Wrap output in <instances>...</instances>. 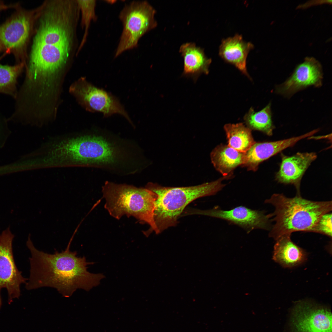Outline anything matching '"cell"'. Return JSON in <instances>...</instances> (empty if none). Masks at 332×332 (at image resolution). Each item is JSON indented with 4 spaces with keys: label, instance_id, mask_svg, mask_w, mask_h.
Segmentation results:
<instances>
[{
    "label": "cell",
    "instance_id": "obj_1",
    "mask_svg": "<svg viewBox=\"0 0 332 332\" xmlns=\"http://www.w3.org/2000/svg\"><path fill=\"white\" fill-rule=\"evenodd\" d=\"M33 38L23 85L41 97L61 92L79 44L76 0H45L35 8Z\"/></svg>",
    "mask_w": 332,
    "mask_h": 332
},
{
    "label": "cell",
    "instance_id": "obj_2",
    "mask_svg": "<svg viewBox=\"0 0 332 332\" xmlns=\"http://www.w3.org/2000/svg\"><path fill=\"white\" fill-rule=\"evenodd\" d=\"M73 237L65 250L50 254L37 249L29 235L26 245L31 256L30 275L26 284L27 290L49 287L68 298L78 289L88 291L100 284L105 275L87 270L88 266L95 263L87 261L84 256L78 257L77 251H70Z\"/></svg>",
    "mask_w": 332,
    "mask_h": 332
},
{
    "label": "cell",
    "instance_id": "obj_3",
    "mask_svg": "<svg viewBox=\"0 0 332 332\" xmlns=\"http://www.w3.org/2000/svg\"><path fill=\"white\" fill-rule=\"evenodd\" d=\"M275 210L269 214L275 222L269 234L276 240L283 236L291 235L298 231L311 232L321 217L332 210V201H314L302 198L300 195L288 198L282 194H274L265 200Z\"/></svg>",
    "mask_w": 332,
    "mask_h": 332
},
{
    "label": "cell",
    "instance_id": "obj_4",
    "mask_svg": "<svg viewBox=\"0 0 332 332\" xmlns=\"http://www.w3.org/2000/svg\"><path fill=\"white\" fill-rule=\"evenodd\" d=\"M229 179L223 176L215 181L198 185L171 187L149 182L145 188L157 195L154 219L160 233L177 223L178 217L186 207L198 198L214 195L226 185L222 183Z\"/></svg>",
    "mask_w": 332,
    "mask_h": 332
},
{
    "label": "cell",
    "instance_id": "obj_5",
    "mask_svg": "<svg viewBox=\"0 0 332 332\" xmlns=\"http://www.w3.org/2000/svg\"><path fill=\"white\" fill-rule=\"evenodd\" d=\"M104 207L117 219L123 215L132 216L148 223L155 233H160L155 222L154 212L156 195L145 188L106 181L102 187Z\"/></svg>",
    "mask_w": 332,
    "mask_h": 332
},
{
    "label": "cell",
    "instance_id": "obj_6",
    "mask_svg": "<svg viewBox=\"0 0 332 332\" xmlns=\"http://www.w3.org/2000/svg\"><path fill=\"white\" fill-rule=\"evenodd\" d=\"M156 13L155 9L146 1H134L125 5L119 15L123 29L115 57L137 47L141 38L156 26Z\"/></svg>",
    "mask_w": 332,
    "mask_h": 332
},
{
    "label": "cell",
    "instance_id": "obj_7",
    "mask_svg": "<svg viewBox=\"0 0 332 332\" xmlns=\"http://www.w3.org/2000/svg\"><path fill=\"white\" fill-rule=\"evenodd\" d=\"M69 92L78 103L86 111L100 112L104 117L115 114L125 117L135 128L128 113L118 99L103 89L97 88L89 82L85 77H81L72 84Z\"/></svg>",
    "mask_w": 332,
    "mask_h": 332
},
{
    "label": "cell",
    "instance_id": "obj_8",
    "mask_svg": "<svg viewBox=\"0 0 332 332\" xmlns=\"http://www.w3.org/2000/svg\"><path fill=\"white\" fill-rule=\"evenodd\" d=\"M35 8L22 10L0 26V51H20L26 55V50L33 35Z\"/></svg>",
    "mask_w": 332,
    "mask_h": 332
},
{
    "label": "cell",
    "instance_id": "obj_9",
    "mask_svg": "<svg viewBox=\"0 0 332 332\" xmlns=\"http://www.w3.org/2000/svg\"><path fill=\"white\" fill-rule=\"evenodd\" d=\"M14 237L10 227L0 234V309L2 304V289L7 290L10 304L14 299L19 297L20 286L26 283L28 280L22 276L16 265L13 252Z\"/></svg>",
    "mask_w": 332,
    "mask_h": 332
},
{
    "label": "cell",
    "instance_id": "obj_10",
    "mask_svg": "<svg viewBox=\"0 0 332 332\" xmlns=\"http://www.w3.org/2000/svg\"><path fill=\"white\" fill-rule=\"evenodd\" d=\"M188 215L196 214L226 220L245 230L247 233L255 229L270 230L271 220L268 214L263 211L253 210L240 206L229 210H223L216 206L207 210H196L188 211Z\"/></svg>",
    "mask_w": 332,
    "mask_h": 332
},
{
    "label": "cell",
    "instance_id": "obj_11",
    "mask_svg": "<svg viewBox=\"0 0 332 332\" xmlns=\"http://www.w3.org/2000/svg\"><path fill=\"white\" fill-rule=\"evenodd\" d=\"M323 73L320 63L313 57H306L296 66L293 73L283 84L276 86V93L290 98L298 91L310 86L322 85Z\"/></svg>",
    "mask_w": 332,
    "mask_h": 332
},
{
    "label": "cell",
    "instance_id": "obj_12",
    "mask_svg": "<svg viewBox=\"0 0 332 332\" xmlns=\"http://www.w3.org/2000/svg\"><path fill=\"white\" fill-rule=\"evenodd\" d=\"M294 312L292 322L297 332H332V314L327 308L303 302Z\"/></svg>",
    "mask_w": 332,
    "mask_h": 332
},
{
    "label": "cell",
    "instance_id": "obj_13",
    "mask_svg": "<svg viewBox=\"0 0 332 332\" xmlns=\"http://www.w3.org/2000/svg\"><path fill=\"white\" fill-rule=\"evenodd\" d=\"M315 130L298 136L278 141L255 143L245 153V159L242 165L248 170L255 171L263 161L284 149L294 145L300 140L316 133Z\"/></svg>",
    "mask_w": 332,
    "mask_h": 332
},
{
    "label": "cell",
    "instance_id": "obj_14",
    "mask_svg": "<svg viewBox=\"0 0 332 332\" xmlns=\"http://www.w3.org/2000/svg\"><path fill=\"white\" fill-rule=\"evenodd\" d=\"M314 152L298 153L291 156H283L280 168L275 177L279 182L293 184L297 195H300L301 178L308 167L317 158Z\"/></svg>",
    "mask_w": 332,
    "mask_h": 332
},
{
    "label": "cell",
    "instance_id": "obj_15",
    "mask_svg": "<svg viewBox=\"0 0 332 332\" xmlns=\"http://www.w3.org/2000/svg\"><path fill=\"white\" fill-rule=\"evenodd\" d=\"M254 47L253 44L246 42L241 35L236 34L222 40L219 54L225 61L234 65L251 80L247 70V59L249 52Z\"/></svg>",
    "mask_w": 332,
    "mask_h": 332
},
{
    "label": "cell",
    "instance_id": "obj_16",
    "mask_svg": "<svg viewBox=\"0 0 332 332\" xmlns=\"http://www.w3.org/2000/svg\"><path fill=\"white\" fill-rule=\"evenodd\" d=\"M179 52L184 59V76L196 81L201 74L208 73L211 59L206 56L203 49L194 43L188 42L182 44Z\"/></svg>",
    "mask_w": 332,
    "mask_h": 332
},
{
    "label": "cell",
    "instance_id": "obj_17",
    "mask_svg": "<svg viewBox=\"0 0 332 332\" xmlns=\"http://www.w3.org/2000/svg\"><path fill=\"white\" fill-rule=\"evenodd\" d=\"M276 241L273 259L283 267H295L306 260V252L291 240L290 235L283 236Z\"/></svg>",
    "mask_w": 332,
    "mask_h": 332
},
{
    "label": "cell",
    "instance_id": "obj_18",
    "mask_svg": "<svg viewBox=\"0 0 332 332\" xmlns=\"http://www.w3.org/2000/svg\"><path fill=\"white\" fill-rule=\"evenodd\" d=\"M245 153L228 145L221 144L212 151L210 157L211 162L217 170L223 176H231L234 169L243 164Z\"/></svg>",
    "mask_w": 332,
    "mask_h": 332
},
{
    "label": "cell",
    "instance_id": "obj_19",
    "mask_svg": "<svg viewBox=\"0 0 332 332\" xmlns=\"http://www.w3.org/2000/svg\"><path fill=\"white\" fill-rule=\"evenodd\" d=\"M228 145L239 152L246 153L255 143L251 130L242 123L224 125Z\"/></svg>",
    "mask_w": 332,
    "mask_h": 332
},
{
    "label": "cell",
    "instance_id": "obj_20",
    "mask_svg": "<svg viewBox=\"0 0 332 332\" xmlns=\"http://www.w3.org/2000/svg\"><path fill=\"white\" fill-rule=\"evenodd\" d=\"M247 127L251 130L259 131L268 136H271L274 126L272 119L271 103L261 110L255 112L251 107L243 117Z\"/></svg>",
    "mask_w": 332,
    "mask_h": 332
},
{
    "label": "cell",
    "instance_id": "obj_21",
    "mask_svg": "<svg viewBox=\"0 0 332 332\" xmlns=\"http://www.w3.org/2000/svg\"><path fill=\"white\" fill-rule=\"evenodd\" d=\"M25 65L26 64L24 62L13 66L0 64V93L10 95L15 98L17 97V79Z\"/></svg>",
    "mask_w": 332,
    "mask_h": 332
},
{
    "label": "cell",
    "instance_id": "obj_22",
    "mask_svg": "<svg viewBox=\"0 0 332 332\" xmlns=\"http://www.w3.org/2000/svg\"><path fill=\"white\" fill-rule=\"evenodd\" d=\"M76 1L81 15L80 25L84 30L83 35L79 43L77 52V56L86 42L91 22L96 21L97 18L95 12L96 0H76Z\"/></svg>",
    "mask_w": 332,
    "mask_h": 332
},
{
    "label": "cell",
    "instance_id": "obj_23",
    "mask_svg": "<svg viewBox=\"0 0 332 332\" xmlns=\"http://www.w3.org/2000/svg\"><path fill=\"white\" fill-rule=\"evenodd\" d=\"M332 214L327 213L320 218L311 232H317L332 237Z\"/></svg>",
    "mask_w": 332,
    "mask_h": 332
},
{
    "label": "cell",
    "instance_id": "obj_24",
    "mask_svg": "<svg viewBox=\"0 0 332 332\" xmlns=\"http://www.w3.org/2000/svg\"><path fill=\"white\" fill-rule=\"evenodd\" d=\"M10 7V6L4 4L0 2V12L3 10L8 9Z\"/></svg>",
    "mask_w": 332,
    "mask_h": 332
}]
</instances>
